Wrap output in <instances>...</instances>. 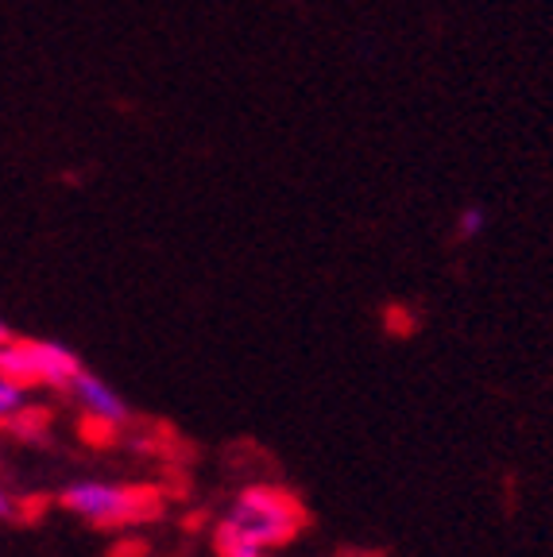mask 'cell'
Returning a JSON list of instances; mask_svg holds the SVG:
<instances>
[{
	"instance_id": "obj_1",
	"label": "cell",
	"mask_w": 553,
	"mask_h": 557,
	"mask_svg": "<svg viewBox=\"0 0 553 557\" xmlns=\"http://www.w3.org/2000/svg\"><path fill=\"white\" fill-rule=\"evenodd\" d=\"M225 522H233L256 546H286L306 527V507L275 484H251L233 499Z\"/></svg>"
},
{
	"instance_id": "obj_2",
	"label": "cell",
	"mask_w": 553,
	"mask_h": 557,
	"mask_svg": "<svg viewBox=\"0 0 553 557\" xmlns=\"http://www.w3.org/2000/svg\"><path fill=\"white\" fill-rule=\"evenodd\" d=\"M62 507L94 527H124V522L156 519L163 511L156 487L144 484H109V480H74L62 492Z\"/></svg>"
},
{
	"instance_id": "obj_3",
	"label": "cell",
	"mask_w": 553,
	"mask_h": 557,
	"mask_svg": "<svg viewBox=\"0 0 553 557\" xmlns=\"http://www.w3.org/2000/svg\"><path fill=\"white\" fill-rule=\"evenodd\" d=\"M82 372V360L59 341H32L12 337L0 345V375L32 387H51V392H70L74 375Z\"/></svg>"
},
{
	"instance_id": "obj_4",
	"label": "cell",
	"mask_w": 553,
	"mask_h": 557,
	"mask_svg": "<svg viewBox=\"0 0 553 557\" xmlns=\"http://www.w3.org/2000/svg\"><path fill=\"white\" fill-rule=\"evenodd\" d=\"M70 395H74V403L82 407V418L109 422V426H116V430H121L124 422L132 418V410H128V403L121 399V392H113L101 375L86 372V368L74 375V383H70Z\"/></svg>"
},
{
	"instance_id": "obj_5",
	"label": "cell",
	"mask_w": 553,
	"mask_h": 557,
	"mask_svg": "<svg viewBox=\"0 0 553 557\" xmlns=\"http://www.w3.org/2000/svg\"><path fill=\"white\" fill-rule=\"evenodd\" d=\"M213 546H217V554H221V557H268V549L256 546L251 539H244L233 522H225V519H221V527H217Z\"/></svg>"
},
{
	"instance_id": "obj_6",
	"label": "cell",
	"mask_w": 553,
	"mask_h": 557,
	"mask_svg": "<svg viewBox=\"0 0 553 557\" xmlns=\"http://www.w3.org/2000/svg\"><path fill=\"white\" fill-rule=\"evenodd\" d=\"M27 410V387L9 375H0V422H12Z\"/></svg>"
},
{
	"instance_id": "obj_7",
	"label": "cell",
	"mask_w": 553,
	"mask_h": 557,
	"mask_svg": "<svg viewBox=\"0 0 553 557\" xmlns=\"http://www.w3.org/2000/svg\"><path fill=\"white\" fill-rule=\"evenodd\" d=\"M484 221H488V213L480 206H468V209H460V221H457V236L460 240H472V236H480L484 233Z\"/></svg>"
},
{
	"instance_id": "obj_8",
	"label": "cell",
	"mask_w": 553,
	"mask_h": 557,
	"mask_svg": "<svg viewBox=\"0 0 553 557\" xmlns=\"http://www.w3.org/2000/svg\"><path fill=\"white\" fill-rule=\"evenodd\" d=\"M16 499L9 496V492H4V487H0V519H16Z\"/></svg>"
},
{
	"instance_id": "obj_9",
	"label": "cell",
	"mask_w": 553,
	"mask_h": 557,
	"mask_svg": "<svg viewBox=\"0 0 553 557\" xmlns=\"http://www.w3.org/2000/svg\"><path fill=\"white\" fill-rule=\"evenodd\" d=\"M4 341H12V333H9V325L0 322V345H4Z\"/></svg>"
}]
</instances>
